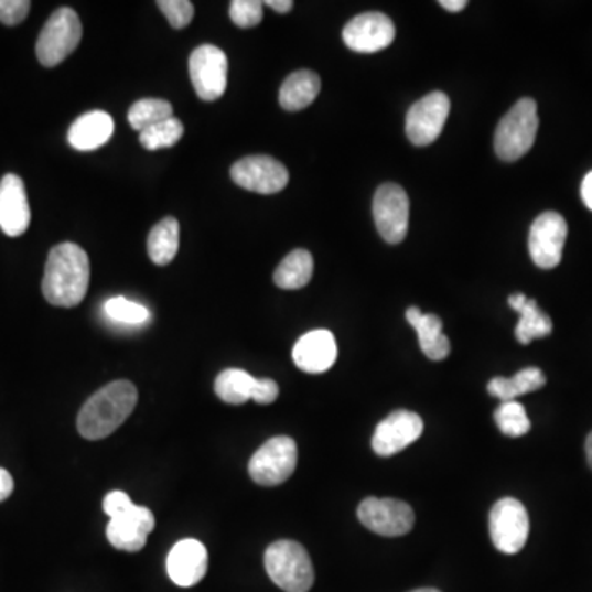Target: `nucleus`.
<instances>
[{
  "label": "nucleus",
  "instance_id": "19",
  "mask_svg": "<svg viewBox=\"0 0 592 592\" xmlns=\"http://www.w3.org/2000/svg\"><path fill=\"white\" fill-rule=\"evenodd\" d=\"M166 571L176 586H195L206 577V548L195 538L179 541L166 558Z\"/></svg>",
  "mask_w": 592,
  "mask_h": 592
},
{
  "label": "nucleus",
  "instance_id": "20",
  "mask_svg": "<svg viewBox=\"0 0 592 592\" xmlns=\"http://www.w3.org/2000/svg\"><path fill=\"white\" fill-rule=\"evenodd\" d=\"M337 359V344L327 330L311 331L298 340L293 347V360L298 369L306 374H323Z\"/></svg>",
  "mask_w": 592,
  "mask_h": 592
},
{
  "label": "nucleus",
  "instance_id": "12",
  "mask_svg": "<svg viewBox=\"0 0 592 592\" xmlns=\"http://www.w3.org/2000/svg\"><path fill=\"white\" fill-rule=\"evenodd\" d=\"M357 517L364 527L383 537L407 535L415 524L410 505L397 498H366L357 508Z\"/></svg>",
  "mask_w": 592,
  "mask_h": 592
},
{
  "label": "nucleus",
  "instance_id": "10",
  "mask_svg": "<svg viewBox=\"0 0 592 592\" xmlns=\"http://www.w3.org/2000/svg\"><path fill=\"white\" fill-rule=\"evenodd\" d=\"M451 103L444 93L434 92L413 104L407 114V137L417 147L433 143L443 132Z\"/></svg>",
  "mask_w": 592,
  "mask_h": 592
},
{
  "label": "nucleus",
  "instance_id": "15",
  "mask_svg": "<svg viewBox=\"0 0 592 592\" xmlns=\"http://www.w3.org/2000/svg\"><path fill=\"white\" fill-rule=\"evenodd\" d=\"M343 40L347 49L353 50V52H380L394 42L395 25L386 13H360L344 26Z\"/></svg>",
  "mask_w": 592,
  "mask_h": 592
},
{
  "label": "nucleus",
  "instance_id": "9",
  "mask_svg": "<svg viewBox=\"0 0 592 592\" xmlns=\"http://www.w3.org/2000/svg\"><path fill=\"white\" fill-rule=\"evenodd\" d=\"M567 237L568 224L561 214L553 211L540 214L531 224L528 236V250L535 266L543 270L560 266Z\"/></svg>",
  "mask_w": 592,
  "mask_h": 592
},
{
  "label": "nucleus",
  "instance_id": "40",
  "mask_svg": "<svg viewBox=\"0 0 592 592\" xmlns=\"http://www.w3.org/2000/svg\"><path fill=\"white\" fill-rule=\"evenodd\" d=\"M586 454H588V463H590V466L592 470V431L590 433V437H588V440H586Z\"/></svg>",
  "mask_w": 592,
  "mask_h": 592
},
{
  "label": "nucleus",
  "instance_id": "8",
  "mask_svg": "<svg viewBox=\"0 0 592 592\" xmlns=\"http://www.w3.org/2000/svg\"><path fill=\"white\" fill-rule=\"evenodd\" d=\"M230 179L240 189L259 195H276L289 185V170L269 155H252L234 163Z\"/></svg>",
  "mask_w": 592,
  "mask_h": 592
},
{
  "label": "nucleus",
  "instance_id": "39",
  "mask_svg": "<svg viewBox=\"0 0 592 592\" xmlns=\"http://www.w3.org/2000/svg\"><path fill=\"white\" fill-rule=\"evenodd\" d=\"M440 6L443 9H446L448 12H461V10L466 9V0H441Z\"/></svg>",
  "mask_w": 592,
  "mask_h": 592
},
{
  "label": "nucleus",
  "instance_id": "2",
  "mask_svg": "<svg viewBox=\"0 0 592 592\" xmlns=\"http://www.w3.org/2000/svg\"><path fill=\"white\" fill-rule=\"evenodd\" d=\"M137 400L139 392L129 380H116L103 387L79 411V433L92 441L109 437L130 417Z\"/></svg>",
  "mask_w": 592,
  "mask_h": 592
},
{
  "label": "nucleus",
  "instance_id": "37",
  "mask_svg": "<svg viewBox=\"0 0 592 592\" xmlns=\"http://www.w3.org/2000/svg\"><path fill=\"white\" fill-rule=\"evenodd\" d=\"M263 6L270 7L279 13H289L293 9L292 0H267Z\"/></svg>",
  "mask_w": 592,
  "mask_h": 592
},
{
  "label": "nucleus",
  "instance_id": "14",
  "mask_svg": "<svg viewBox=\"0 0 592 592\" xmlns=\"http://www.w3.org/2000/svg\"><path fill=\"white\" fill-rule=\"evenodd\" d=\"M214 392L229 405H243L256 400L270 405L279 398V384L272 379H256L243 369H226L217 376Z\"/></svg>",
  "mask_w": 592,
  "mask_h": 592
},
{
  "label": "nucleus",
  "instance_id": "26",
  "mask_svg": "<svg viewBox=\"0 0 592 592\" xmlns=\"http://www.w3.org/2000/svg\"><path fill=\"white\" fill-rule=\"evenodd\" d=\"M547 384L543 370L538 367H527L515 374L510 379L495 377L487 386V392L500 401L517 400L521 395L535 392Z\"/></svg>",
  "mask_w": 592,
  "mask_h": 592
},
{
  "label": "nucleus",
  "instance_id": "30",
  "mask_svg": "<svg viewBox=\"0 0 592 592\" xmlns=\"http://www.w3.org/2000/svg\"><path fill=\"white\" fill-rule=\"evenodd\" d=\"M495 423L505 437L520 438L530 431L531 423L524 405L517 400L502 401L494 413Z\"/></svg>",
  "mask_w": 592,
  "mask_h": 592
},
{
  "label": "nucleus",
  "instance_id": "11",
  "mask_svg": "<svg viewBox=\"0 0 592 592\" xmlns=\"http://www.w3.org/2000/svg\"><path fill=\"white\" fill-rule=\"evenodd\" d=\"M374 220L380 237L389 244H400L408 233L410 201L401 186L386 183L374 196Z\"/></svg>",
  "mask_w": 592,
  "mask_h": 592
},
{
  "label": "nucleus",
  "instance_id": "22",
  "mask_svg": "<svg viewBox=\"0 0 592 592\" xmlns=\"http://www.w3.org/2000/svg\"><path fill=\"white\" fill-rule=\"evenodd\" d=\"M408 323L413 326L418 334V343L424 356L431 360H443L450 356L451 343L443 333V321L437 314H424L417 306L408 308Z\"/></svg>",
  "mask_w": 592,
  "mask_h": 592
},
{
  "label": "nucleus",
  "instance_id": "27",
  "mask_svg": "<svg viewBox=\"0 0 592 592\" xmlns=\"http://www.w3.org/2000/svg\"><path fill=\"white\" fill-rule=\"evenodd\" d=\"M313 257L308 250L297 249L282 260L273 273V282L279 289L300 290L310 283L313 277Z\"/></svg>",
  "mask_w": 592,
  "mask_h": 592
},
{
  "label": "nucleus",
  "instance_id": "23",
  "mask_svg": "<svg viewBox=\"0 0 592 592\" xmlns=\"http://www.w3.org/2000/svg\"><path fill=\"white\" fill-rule=\"evenodd\" d=\"M508 306L520 314V320L515 327V337L518 343L527 346L534 340L550 336L553 323L550 316L538 308L537 301L525 297L524 293H515L508 297Z\"/></svg>",
  "mask_w": 592,
  "mask_h": 592
},
{
  "label": "nucleus",
  "instance_id": "13",
  "mask_svg": "<svg viewBox=\"0 0 592 592\" xmlns=\"http://www.w3.org/2000/svg\"><path fill=\"white\" fill-rule=\"evenodd\" d=\"M190 78L203 100L223 98L227 86V56L219 46L201 45L190 56Z\"/></svg>",
  "mask_w": 592,
  "mask_h": 592
},
{
  "label": "nucleus",
  "instance_id": "36",
  "mask_svg": "<svg viewBox=\"0 0 592 592\" xmlns=\"http://www.w3.org/2000/svg\"><path fill=\"white\" fill-rule=\"evenodd\" d=\"M13 493V480L9 471L0 467V502L7 500Z\"/></svg>",
  "mask_w": 592,
  "mask_h": 592
},
{
  "label": "nucleus",
  "instance_id": "34",
  "mask_svg": "<svg viewBox=\"0 0 592 592\" xmlns=\"http://www.w3.org/2000/svg\"><path fill=\"white\" fill-rule=\"evenodd\" d=\"M32 3L29 0H0V22L3 25H19L29 15Z\"/></svg>",
  "mask_w": 592,
  "mask_h": 592
},
{
  "label": "nucleus",
  "instance_id": "24",
  "mask_svg": "<svg viewBox=\"0 0 592 592\" xmlns=\"http://www.w3.org/2000/svg\"><path fill=\"white\" fill-rule=\"evenodd\" d=\"M321 92V79L316 73L300 69L292 73L289 78L283 82L280 88V106L289 112L304 109L317 98Z\"/></svg>",
  "mask_w": 592,
  "mask_h": 592
},
{
  "label": "nucleus",
  "instance_id": "35",
  "mask_svg": "<svg viewBox=\"0 0 592 592\" xmlns=\"http://www.w3.org/2000/svg\"><path fill=\"white\" fill-rule=\"evenodd\" d=\"M132 505L133 502L130 500L129 495L122 493V491H114V493L107 494L103 502L104 512L109 515V518L126 514Z\"/></svg>",
  "mask_w": 592,
  "mask_h": 592
},
{
  "label": "nucleus",
  "instance_id": "28",
  "mask_svg": "<svg viewBox=\"0 0 592 592\" xmlns=\"http://www.w3.org/2000/svg\"><path fill=\"white\" fill-rule=\"evenodd\" d=\"M173 117V106L165 99H140L133 104L129 109L130 126L132 129L142 130L149 129V127L155 126V123L163 122V120Z\"/></svg>",
  "mask_w": 592,
  "mask_h": 592
},
{
  "label": "nucleus",
  "instance_id": "18",
  "mask_svg": "<svg viewBox=\"0 0 592 592\" xmlns=\"http://www.w3.org/2000/svg\"><path fill=\"white\" fill-rule=\"evenodd\" d=\"M32 213L25 185L17 175L0 180V229L9 237H19L29 229Z\"/></svg>",
  "mask_w": 592,
  "mask_h": 592
},
{
  "label": "nucleus",
  "instance_id": "33",
  "mask_svg": "<svg viewBox=\"0 0 592 592\" xmlns=\"http://www.w3.org/2000/svg\"><path fill=\"white\" fill-rule=\"evenodd\" d=\"M159 9L165 13L166 20L173 29L182 30L192 23L195 15V7L190 0H160Z\"/></svg>",
  "mask_w": 592,
  "mask_h": 592
},
{
  "label": "nucleus",
  "instance_id": "7",
  "mask_svg": "<svg viewBox=\"0 0 592 592\" xmlns=\"http://www.w3.org/2000/svg\"><path fill=\"white\" fill-rule=\"evenodd\" d=\"M489 530L498 551L505 555L518 553L530 534L527 508L517 498H500L491 510Z\"/></svg>",
  "mask_w": 592,
  "mask_h": 592
},
{
  "label": "nucleus",
  "instance_id": "17",
  "mask_svg": "<svg viewBox=\"0 0 592 592\" xmlns=\"http://www.w3.org/2000/svg\"><path fill=\"white\" fill-rule=\"evenodd\" d=\"M155 528V517L142 505L133 504L126 514L110 518L107 525V540L117 550L140 551L146 547L150 531Z\"/></svg>",
  "mask_w": 592,
  "mask_h": 592
},
{
  "label": "nucleus",
  "instance_id": "21",
  "mask_svg": "<svg viewBox=\"0 0 592 592\" xmlns=\"http://www.w3.org/2000/svg\"><path fill=\"white\" fill-rule=\"evenodd\" d=\"M114 133V120L104 110H92L75 120L68 130L69 146L79 152H93L106 146Z\"/></svg>",
  "mask_w": 592,
  "mask_h": 592
},
{
  "label": "nucleus",
  "instance_id": "25",
  "mask_svg": "<svg viewBox=\"0 0 592 592\" xmlns=\"http://www.w3.org/2000/svg\"><path fill=\"white\" fill-rule=\"evenodd\" d=\"M180 247V224L175 217H165L150 230L147 239L149 257L157 266H169L173 262Z\"/></svg>",
  "mask_w": 592,
  "mask_h": 592
},
{
  "label": "nucleus",
  "instance_id": "3",
  "mask_svg": "<svg viewBox=\"0 0 592 592\" xmlns=\"http://www.w3.org/2000/svg\"><path fill=\"white\" fill-rule=\"evenodd\" d=\"M537 132V103L530 98L520 99L502 117L495 129V153L504 162H517L530 152Z\"/></svg>",
  "mask_w": 592,
  "mask_h": 592
},
{
  "label": "nucleus",
  "instance_id": "5",
  "mask_svg": "<svg viewBox=\"0 0 592 592\" xmlns=\"http://www.w3.org/2000/svg\"><path fill=\"white\" fill-rule=\"evenodd\" d=\"M83 25L78 13L69 7L53 12L36 40V58L46 68L65 62L82 42Z\"/></svg>",
  "mask_w": 592,
  "mask_h": 592
},
{
  "label": "nucleus",
  "instance_id": "16",
  "mask_svg": "<svg viewBox=\"0 0 592 592\" xmlns=\"http://www.w3.org/2000/svg\"><path fill=\"white\" fill-rule=\"evenodd\" d=\"M420 415L408 410H397L377 424L373 437L374 453L383 458L394 456L423 434Z\"/></svg>",
  "mask_w": 592,
  "mask_h": 592
},
{
  "label": "nucleus",
  "instance_id": "32",
  "mask_svg": "<svg viewBox=\"0 0 592 592\" xmlns=\"http://www.w3.org/2000/svg\"><path fill=\"white\" fill-rule=\"evenodd\" d=\"M230 20L240 29H252L262 22L263 2L260 0H234L229 7Z\"/></svg>",
  "mask_w": 592,
  "mask_h": 592
},
{
  "label": "nucleus",
  "instance_id": "31",
  "mask_svg": "<svg viewBox=\"0 0 592 592\" xmlns=\"http://www.w3.org/2000/svg\"><path fill=\"white\" fill-rule=\"evenodd\" d=\"M104 313L114 323L129 324V326H139V324L147 323L150 317L146 306L123 297H114L107 300L104 304Z\"/></svg>",
  "mask_w": 592,
  "mask_h": 592
},
{
  "label": "nucleus",
  "instance_id": "6",
  "mask_svg": "<svg viewBox=\"0 0 592 592\" xmlns=\"http://www.w3.org/2000/svg\"><path fill=\"white\" fill-rule=\"evenodd\" d=\"M297 463L295 441L289 437H276L263 443L250 458L249 474L259 486H280L295 473Z\"/></svg>",
  "mask_w": 592,
  "mask_h": 592
},
{
  "label": "nucleus",
  "instance_id": "1",
  "mask_svg": "<svg viewBox=\"0 0 592 592\" xmlns=\"http://www.w3.org/2000/svg\"><path fill=\"white\" fill-rule=\"evenodd\" d=\"M92 266L78 244L63 243L50 250L43 276V297L53 306H78L88 293Z\"/></svg>",
  "mask_w": 592,
  "mask_h": 592
},
{
  "label": "nucleus",
  "instance_id": "41",
  "mask_svg": "<svg viewBox=\"0 0 592 592\" xmlns=\"http://www.w3.org/2000/svg\"><path fill=\"white\" fill-rule=\"evenodd\" d=\"M411 592H441V591L431 590V588H421V590H415V591H411Z\"/></svg>",
  "mask_w": 592,
  "mask_h": 592
},
{
  "label": "nucleus",
  "instance_id": "4",
  "mask_svg": "<svg viewBox=\"0 0 592 592\" xmlns=\"http://www.w3.org/2000/svg\"><path fill=\"white\" fill-rule=\"evenodd\" d=\"M266 570L282 591L308 592L313 588V563L308 551L297 541L280 540L270 545L266 551Z\"/></svg>",
  "mask_w": 592,
  "mask_h": 592
},
{
  "label": "nucleus",
  "instance_id": "38",
  "mask_svg": "<svg viewBox=\"0 0 592 592\" xmlns=\"http://www.w3.org/2000/svg\"><path fill=\"white\" fill-rule=\"evenodd\" d=\"M581 197H583L584 204L592 211V172L588 173L586 179L583 180Z\"/></svg>",
  "mask_w": 592,
  "mask_h": 592
},
{
  "label": "nucleus",
  "instance_id": "29",
  "mask_svg": "<svg viewBox=\"0 0 592 592\" xmlns=\"http://www.w3.org/2000/svg\"><path fill=\"white\" fill-rule=\"evenodd\" d=\"M185 133V127H183L182 120L176 117H170V119L163 120V122L155 123V126L149 127V129L140 132V143L143 149L162 150L170 149L183 139Z\"/></svg>",
  "mask_w": 592,
  "mask_h": 592
}]
</instances>
